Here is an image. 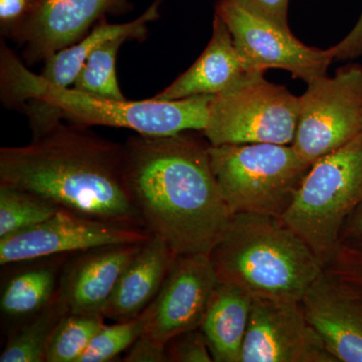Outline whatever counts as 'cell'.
<instances>
[{
    "label": "cell",
    "instance_id": "cell-30",
    "mask_svg": "<svg viewBox=\"0 0 362 362\" xmlns=\"http://www.w3.org/2000/svg\"><path fill=\"white\" fill-rule=\"evenodd\" d=\"M123 361L168 362L165 345L160 344L144 333L127 350Z\"/></svg>",
    "mask_w": 362,
    "mask_h": 362
},
{
    "label": "cell",
    "instance_id": "cell-28",
    "mask_svg": "<svg viewBox=\"0 0 362 362\" xmlns=\"http://www.w3.org/2000/svg\"><path fill=\"white\" fill-rule=\"evenodd\" d=\"M255 16L291 32L289 25L290 0H233Z\"/></svg>",
    "mask_w": 362,
    "mask_h": 362
},
{
    "label": "cell",
    "instance_id": "cell-18",
    "mask_svg": "<svg viewBox=\"0 0 362 362\" xmlns=\"http://www.w3.org/2000/svg\"><path fill=\"white\" fill-rule=\"evenodd\" d=\"M163 0H154L148 8L134 21L125 23H110L102 18L80 42L52 54L44 63L37 80L42 84L71 88L86 61L97 47L116 37H126L130 40H141L147 37L148 25L158 20Z\"/></svg>",
    "mask_w": 362,
    "mask_h": 362
},
{
    "label": "cell",
    "instance_id": "cell-23",
    "mask_svg": "<svg viewBox=\"0 0 362 362\" xmlns=\"http://www.w3.org/2000/svg\"><path fill=\"white\" fill-rule=\"evenodd\" d=\"M129 40L126 37H116L97 47L71 88L104 99L125 100L117 78L116 63L119 49Z\"/></svg>",
    "mask_w": 362,
    "mask_h": 362
},
{
    "label": "cell",
    "instance_id": "cell-11",
    "mask_svg": "<svg viewBox=\"0 0 362 362\" xmlns=\"http://www.w3.org/2000/svg\"><path fill=\"white\" fill-rule=\"evenodd\" d=\"M240 362H337L300 302L252 299Z\"/></svg>",
    "mask_w": 362,
    "mask_h": 362
},
{
    "label": "cell",
    "instance_id": "cell-20",
    "mask_svg": "<svg viewBox=\"0 0 362 362\" xmlns=\"http://www.w3.org/2000/svg\"><path fill=\"white\" fill-rule=\"evenodd\" d=\"M69 255L33 259L4 286L0 310L7 320L21 323L42 310L58 292L62 269Z\"/></svg>",
    "mask_w": 362,
    "mask_h": 362
},
{
    "label": "cell",
    "instance_id": "cell-19",
    "mask_svg": "<svg viewBox=\"0 0 362 362\" xmlns=\"http://www.w3.org/2000/svg\"><path fill=\"white\" fill-rule=\"evenodd\" d=\"M252 299L235 286L216 285L201 326L214 361L240 362Z\"/></svg>",
    "mask_w": 362,
    "mask_h": 362
},
{
    "label": "cell",
    "instance_id": "cell-5",
    "mask_svg": "<svg viewBox=\"0 0 362 362\" xmlns=\"http://www.w3.org/2000/svg\"><path fill=\"white\" fill-rule=\"evenodd\" d=\"M362 204V135L312 164L281 218L326 268L342 246V232Z\"/></svg>",
    "mask_w": 362,
    "mask_h": 362
},
{
    "label": "cell",
    "instance_id": "cell-17",
    "mask_svg": "<svg viewBox=\"0 0 362 362\" xmlns=\"http://www.w3.org/2000/svg\"><path fill=\"white\" fill-rule=\"evenodd\" d=\"M176 256L165 240L152 235L119 279L105 318L122 322L139 316L160 291Z\"/></svg>",
    "mask_w": 362,
    "mask_h": 362
},
{
    "label": "cell",
    "instance_id": "cell-6",
    "mask_svg": "<svg viewBox=\"0 0 362 362\" xmlns=\"http://www.w3.org/2000/svg\"><path fill=\"white\" fill-rule=\"evenodd\" d=\"M216 182L230 213L282 216L311 165L292 145H221L209 148Z\"/></svg>",
    "mask_w": 362,
    "mask_h": 362
},
{
    "label": "cell",
    "instance_id": "cell-8",
    "mask_svg": "<svg viewBox=\"0 0 362 362\" xmlns=\"http://www.w3.org/2000/svg\"><path fill=\"white\" fill-rule=\"evenodd\" d=\"M362 135V66L349 64L333 77L307 84L300 96L296 135L292 143L309 165Z\"/></svg>",
    "mask_w": 362,
    "mask_h": 362
},
{
    "label": "cell",
    "instance_id": "cell-12",
    "mask_svg": "<svg viewBox=\"0 0 362 362\" xmlns=\"http://www.w3.org/2000/svg\"><path fill=\"white\" fill-rule=\"evenodd\" d=\"M130 0H37L28 18L11 35L28 66L80 42L108 14L127 13Z\"/></svg>",
    "mask_w": 362,
    "mask_h": 362
},
{
    "label": "cell",
    "instance_id": "cell-15",
    "mask_svg": "<svg viewBox=\"0 0 362 362\" xmlns=\"http://www.w3.org/2000/svg\"><path fill=\"white\" fill-rule=\"evenodd\" d=\"M144 243L111 245L69 255L58 288V296L69 313L103 315L119 279Z\"/></svg>",
    "mask_w": 362,
    "mask_h": 362
},
{
    "label": "cell",
    "instance_id": "cell-14",
    "mask_svg": "<svg viewBox=\"0 0 362 362\" xmlns=\"http://www.w3.org/2000/svg\"><path fill=\"white\" fill-rule=\"evenodd\" d=\"M300 304L335 361L362 362V300L339 276L324 268Z\"/></svg>",
    "mask_w": 362,
    "mask_h": 362
},
{
    "label": "cell",
    "instance_id": "cell-27",
    "mask_svg": "<svg viewBox=\"0 0 362 362\" xmlns=\"http://www.w3.org/2000/svg\"><path fill=\"white\" fill-rule=\"evenodd\" d=\"M326 268L339 276L362 300V252L342 244L337 256Z\"/></svg>",
    "mask_w": 362,
    "mask_h": 362
},
{
    "label": "cell",
    "instance_id": "cell-3",
    "mask_svg": "<svg viewBox=\"0 0 362 362\" xmlns=\"http://www.w3.org/2000/svg\"><path fill=\"white\" fill-rule=\"evenodd\" d=\"M213 97H153L141 101L95 97L71 87L42 84L6 42L0 47V99L7 108L25 114L33 138L44 135L63 121L88 128H125L146 136L202 132Z\"/></svg>",
    "mask_w": 362,
    "mask_h": 362
},
{
    "label": "cell",
    "instance_id": "cell-13",
    "mask_svg": "<svg viewBox=\"0 0 362 362\" xmlns=\"http://www.w3.org/2000/svg\"><path fill=\"white\" fill-rule=\"evenodd\" d=\"M218 282L209 255H177L160 291L147 307L145 333L166 345L180 333L201 328Z\"/></svg>",
    "mask_w": 362,
    "mask_h": 362
},
{
    "label": "cell",
    "instance_id": "cell-26",
    "mask_svg": "<svg viewBox=\"0 0 362 362\" xmlns=\"http://www.w3.org/2000/svg\"><path fill=\"white\" fill-rule=\"evenodd\" d=\"M165 349L168 362L214 361L201 328L171 338L165 345Z\"/></svg>",
    "mask_w": 362,
    "mask_h": 362
},
{
    "label": "cell",
    "instance_id": "cell-29",
    "mask_svg": "<svg viewBox=\"0 0 362 362\" xmlns=\"http://www.w3.org/2000/svg\"><path fill=\"white\" fill-rule=\"evenodd\" d=\"M35 4L37 0H0V30L2 37L11 39L18 26L32 13Z\"/></svg>",
    "mask_w": 362,
    "mask_h": 362
},
{
    "label": "cell",
    "instance_id": "cell-24",
    "mask_svg": "<svg viewBox=\"0 0 362 362\" xmlns=\"http://www.w3.org/2000/svg\"><path fill=\"white\" fill-rule=\"evenodd\" d=\"M104 319L101 314H66L52 335L45 362H80Z\"/></svg>",
    "mask_w": 362,
    "mask_h": 362
},
{
    "label": "cell",
    "instance_id": "cell-1",
    "mask_svg": "<svg viewBox=\"0 0 362 362\" xmlns=\"http://www.w3.org/2000/svg\"><path fill=\"white\" fill-rule=\"evenodd\" d=\"M194 132L137 134L124 143L126 183L143 226L176 255H211L233 220L209 143Z\"/></svg>",
    "mask_w": 362,
    "mask_h": 362
},
{
    "label": "cell",
    "instance_id": "cell-16",
    "mask_svg": "<svg viewBox=\"0 0 362 362\" xmlns=\"http://www.w3.org/2000/svg\"><path fill=\"white\" fill-rule=\"evenodd\" d=\"M246 70L232 33L225 21L214 13L213 33L206 49L187 71L154 96L159 100H180L216 96L238 82Z\"/></svg>",
    "mask_w": 362,
    "mask_h": 362
},
{
    "label": "cell",
    "instance_id": "cell-2",
    "mask_svg": "<svg viewBox=\"0 0 362 362\" xmlns=\"http://www.w3.org/2000/svg\"><path fill=\"white\" fill-rule=\"evenodd\" d=\"M0 185L71 213L146 230L126 183L125 146L88 127L61 122L25 146L1 147Z\"/></svg>",
    "mask_w": 362,
    "mask_h": 362
},
{
    "label": "cell",
    "instance_id": "cell-33",
    "mask_svg": "<svg viewBox=\"0 0 362 362\" xmlns=\"http://www.w3.org/2000/svg\"><path fill=\"white\" fill-rule=\"evenodd\" d=\"M346 245H349V246L356 247V250L362 252V240H356V242L349 243V244Z\"/></svg>",
    "mask_w": 362,
    "mask_h": 362
},
{
    "label": "cell",
    "instance_id": "cell-31",
    "mask_svg": "<svg viewBox=\"0 0 362 362\" xmlns=\"http://www.w3.org/2000/svg\"><path fill=\"white\" fill-rule=\"evenodd\" d=\"M331 49L334 61H349L362 56V11L352 30Z\"/></svg>",
    "mask_w": 362,
    "mask_h": 362
},
{
    "label": "cell",
    "instance_id": "cell-21",
    "mask_svg": "<svg viewBox=\"0 0 362 362\" xmlns=\"http://www.w3.org/2000/svg\"><path fill=\"white\" fill-rule=\"evenodd\" d=\"M68 309L57 292L51 303L14 327L0 356V362H45L52 335Z\"/></svg>",
    "mask_w": 362,
    "mask_h": 362
},
{
    "label": "cell",
    "instance_id": "cell-22",
    "mask_svg": "<svg viewBox=\"0 0 362 362\" xmlns=\"http://www.w3.org/2000/svg\"><path fill=\"white\" fill-rule=\"evenodd\" d=\"M59 209L40 195L0 185V239L40 225Z\"/></svg>",
    "mask_w": 362,
    "mask_h": 362
},
{
    "label": "cell",
    "instance_id": "cell-32",
    "mask_svg": "<svg viewBox=\"0 0 362 362\" xmlns=\"http://www.w3.org/2000/svg\"><path fill=\"white\" fill-rule=\"evenodd\" d=\"M342 244L362 240V204L350 216L342 232Z\"/></svg>",
    "mask_w": 362,
    "mask_h": 362
},
{
    "label": "cell",
    "instance_id": "cell-7",
    "mask_svg": "<svg viewBox=\"0 0 362 362\" xmlns=\"http://www.w3.org/2000/svg\"><path fill=\"white\" fill-rule=\"evenodd\" d=\"M299 114L300 97L267 80L263 71H252L213 97L202 133L211 146L292 145Z\"/></svg>",
    "mask_w": 362,
    "mask_h": 362
},
{
    "label": "cell",
    "instance_id": "cell-10",
    "mask_svg": "<svg viewBox=\"0 0 362 362\" xmlns=\"http://www.w3.org/2000/svg\"><path fill=\"white\" fill-rule=\"evenodd\" d=\"M151 233L61 209L49 220L0 239V265L71 255L111 245L140 244Z\"/></svg>",
    "mask_w": 362,
    "mask_h": 362
},
{
    "label": "cell",
    "instance_id": "cell-4",
    "mask_svg": "<svg viewBox=\"0 0 362 362\" xmlns=\"http://www.w3.org/2000/svg\"><path fill=\"white\" fill-rule=\"evenodd\" d=\"M209 257L221 282L262 299L301 302L324 270L301 237L268 214H233Z\"/></svg>",
    "mask_w": 362,
    "mask_h": 362
},
{
    "label": "cell",
    "instance_id": "cell-9",
    "mask_svg": "<svg viewBox=\"0 0 362 362\" xmlns=\"http://www.w3.org/2000/svg\"><path fill=\"white\" fill-rule=\"evenodd\" d=\"M214 13L225 21L232 33L233 44L249 73L277 69L289 71L293 78L308 84L327 75L334 61L331 47H309L292 32L249 13L233 0H218Z\"/></svg>",
    "mask_w": 362,
    "mask_h": 362
},
{
    "label": "cell",
    "instance_id": "cell-25",
    "mask_svg": "<svg viewBox=\"0 0 362 362\" xmlns=\"http://www.w3.org/2000/svg\"><path fill=\"white\" fill-rule=\"evenodd\" d=\"M148 310L147 308L131 320L105 325L95 335L80 362H109L115 361L132 346L147 330Z\"/></svg>",
    "mask_w": 362,
    "mask_h": 362
}]
</instances>
